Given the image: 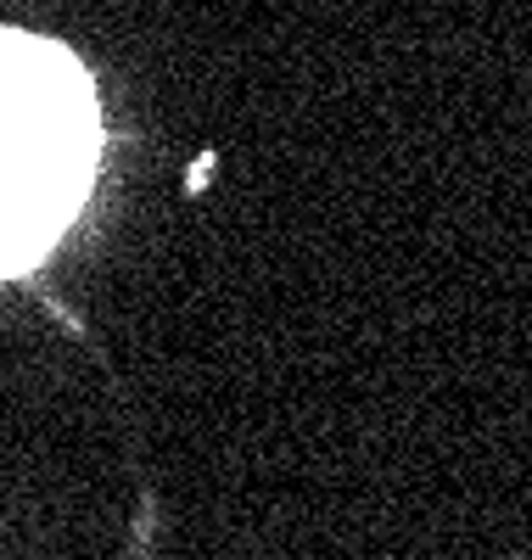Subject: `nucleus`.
I'll return each instance as SVG.
<instances>
[{"instance_id":"f257e3e1","label":"nucleus","mask_w":532,"mask_h":560,"mask_svg":"<svg viewBox=\"0 0 532 560\" xmlns=\"http://www.w3.org/2000/svg\"><path fill=\"white\" fill-rule=\"evenodd\" d=\"M95 163V96L68 51L0 28V275L57 242Z\"/></svg>"}]
</instances>
